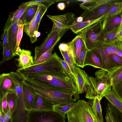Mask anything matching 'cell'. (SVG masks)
Masks as SVG:
<instances>
[{"label": "cell", "mask_w": 122, "mask_h": 122, "mask_svg": "<svg viewBox=\"0 0 122 122\" xmlns=\"http://www.w3.org/2000/svg\"><path fill=\"white\" fill-rule=\"evenodd\" d=\"M34 81L66 93L77 92L76 87L66 70L51 74L38 73L20 74Z\"/></svg>", "instance_id": "1"}, {"label": "cell", "mask_w": 122, "mask_h": 122, "mask_svg": "<svg viewBox=\"0 0 122 122\" xmlns=\"http://www.w3.org/2000/svg\"><path fill=\"white\" fill-rule=\"evenodd\" d=\"M25 83L37 93L52 103L54 106L72 103L79 98L78 93H66L37 83L25 77Z\"/></svg>", "instance_id": "2"}, {"label": "cell", "mask_w": 122, "mask_h": 122, "mask_svg": "<svg viewBox=\"0 0 122 122\" xmlns=\"http://www.w3.org/2000/svg\"><path fill=\"white\" fill-rule=\"evenodd\" d=\"M95 75V77H89L91 88L86 93L85 97L91 100L97 97L101 100L106 92L112 87L111 75L108 72L101 69L96 71Z\"/></svg>", "instance_id": "3"}, {"label": "cell", "mask_w": 122, "mask_h": 122, "mask_svg": "<svg viewBox=\"0 0 122 122\" xmlns=\"http://www.w3.org/2000/svg\"><path fill=\"white\" fill-rule=\"evenodd\" d=\"M60 58L56 53L55 52L52 57L47 61L25 68H18L16 71L20 74H51L58 73L66 70L60 61Z\"/></svg>", "instance_id": "4"}, {"label": "cell", "mask_w": 122, "mask_h": 122, "mask_svg": "<svg viewBox=\"0 0 122 122\" xmlns=\"http://www.w3.org/2000/svg\"><path fill=\"white\" fill-rule=\"evenodd\" d=\"M67 116L68 122H99L92 111L91 100H78Z\"/></svg>", "instance_id": "5"}, {"label": "cell", "mask_w": 122, "mask_h": 122, "mask_svg": "<svg viewBox=\"0 0 122 122\" xmlns=\"http://www.w3.org/2000/svg\"><path fill=\"white\" fill-rule=\"evenodd\" d=\"M116 41L109 43L98 42L91 50L100 59L102 66V69L110 74L116 69L110 57L112 54H116L118 51Z\"/></svg>", "instance_id": "6"}, {"label": "cell", "mask_w": 122, "mask_h": 122, "mask_svg": "<svg viewBox=\"0 0 122 122\" xmlns=\"http://www.w3.org/2000/svg\"><path fill=\"white\" fill-rule=\"evenodd\" d=\"M66 117L54 110H30L28 114L27 122H64Z\"/></svg>", "instance_id": "7"}, {"label": "cell", "mask_w": 122, "mask_h": 122, "mask_svg": "<svg viewBox=\"0 0 122 122\" xmlns=\"http://www.w3.org/2000/svg\"><path fill=\"white\" fill-rule=\"evenodd\" d=\"M102 22L100 21L92 24L77 34L82 37L89 51L92 50L98 42L102 32Z\"/></svg>", "instance_id": "8"}, {"label": "cell", "mask_w": 122, "mask_h": 122, "mask_svg": "<svg viewBox=\"0 0 122 122\" xmlns=\"http://www.w3.org/2000/svg\"><path fill=\"white\" fill-rule=\"evenodd\" d=\"M64 33L58 31L52 26L43 43L40 46L35 47L34 61L37 60L43 54L50 48L54 47Z\"/></svg>", "instance_id": "9"}, {"label": "cell", "mask_w": 122, "mask_h": 122, "mask_svg": "<svg viewBox=\"0 0 122 122\" xmlns=\"http://www.w3.org/2000/svg\"><path fill=\"white\" fill-rule=\"evenodd\" d=\"M46 16L53 22V27L58 31L64 33L70 29L75 18L74 14L70 12L60 15Z\"/></svg>", "instance_id": "10"}, {"label": "cell", "mask_w": 122, "mask_h": 122, "mask_svg": "<svg viewBox=\"0 0 122 122\" xmlns=\"http://www.w3.org/2000/svg\"><path fill=\"white\" fill-rule=\"evenodd\" d=\"M115 2L106 4L92 10H85L80 15L83 18V21L95 20L107 14Z\"/></svg>", "instance_id": "11"}, {"label": "cell", "mask_w": 122, "mask_h": 122, "mask_svg": "<svg viewBox=\"0 0 122 122\" xmlns=\"http://www.w3.org/2000/svg\"><path fill=\"white\" fill-rule=\"evenodd\" d=\"M75 72L77 84V92L79 94H82L84 92L86 93L91 88L90 76L85 71L76 66L75 68Z\"/></svg>", "instance_id": "12"}, {"label": "cell", "mask_w": 122, "mask_h": 122, "mask_svg": "<svg viewBox=\"0 0 122 122\" xmlns=\"http://www.w3.org/2000/svg\"><path fill=\"white\" fill-rule=\"evenodd\" d=\"M15 85L9 73H3L0 75V99L10 93L15 92Z\"/></svg>", "instance_id": "13"}, {"label": "cell", "mask_w": 122, "mask_h": 122, "mask_svg": "<svg viewBox=\"0 0 122 122\" xmlns=\"http://www.w3.org/2000/svg\"><path fill=\"white\" fill-rule=\"evenodd\" d=\"M18 56L19 58L15 59L18 62V68H25L34 65V61L30 51L22 49Z\"/></svg>", "instance_id": "14"}, {"label": "cell", "mask_w": 122, "mask_h": 122, "mask_svg": "<svg viewBox=\"0 0 122 122\" xmlns=\"http://www.w3.org/2000/svg\"><path fill=\"white\" fill-rule=\"evenodd\" d=\"M22 87L25 105L27 109L29 111L35 101L36 93L31 88L25 83L24 81Z\"/></svg>", "instance_id": "15"}, {"label": "cell", "mask_w": 122, "mask_h": 122, "mask_svg": "<svg viewBox=\"0 0 122 122\" xmlns=\"http://www.w3.org/2000/svg\"><path fill=\"white\" fill-rule=\"evenodd\" d=\"M105 112L107 122H122V114L109 102H107Z\"/></svg>", "instance_id": "16"}, {"label": "cell", "mask_w": 122, "mask_h": 122, "mask_svg": "<svg viewBox=\"0 0 122 122\" xmlns=\"http://www.w3.org/2000/svg\"><path fill=\"white\" fill-rule=\"evenodd\" d=\"M29 5H22L16 10L10 13L3 28V30H8L11 26L19 20Z\"/></svg>", "instance_id": "17"}, {"label": "cell", "mask_w": 122, "mask_h": 122, "mask_svg": "<svg viewBox=\"0 0 122 122\" xmlns=\"http://www.w3.org/2000/svg\"><path fill=\"white\" fill-rule=\"evenodd\" d=\"M22 21L21 20H19L11 26L8 30V43L15 56H16L15 48L19 28L18 25Z\"/></svg>", "instance_id": "18"}, {"label": "cell", "mask_w": 122, "mask_h": 122, "mask_svg": "<svg viewBox=\"0 0 122 122\" xmlns=\"http://www.w3.org/2000/svg\"><path fill=\"white\" fill-rule=\"evenodd\" d=\"M36 96L35 101L31 110L43 111L54 110V106L52 103L37 93Z\"/></svg>", "instance_id": "19"}, {"label": "cell", "mask_w": 122, "mask_h": 122, "mask_svg": "<svg viewBox=\"0 0 122 122\" xmlns=\"http://www.w3.org/2000/svg\"><path fill=\"white\" fill-rule=\"evenodd\" d=\"M39 25L34 17L29 23L24 25V31L29 36L31 43L36 42L37 38L40 35V33L38 31Z\"/></svg>", "instance_id": "20"}, {"label": "cell", "mask_w": 122, "mask_h": 122, "mask_svg": "<svg viewBox=\"0 0 122 122\" xmlns=\"http://www.w3.org/2000/svg\"><path fill=\"white\" fill-rule=\"evenodd\" d=\"M107 14L95 20H87L80 22H77L75 18L70 26V29L74 33L77 34L83 29L92 24L99 21H103L106 18Z\"/></svg>", "instance_id": "21"}, {"label": "cell", "mask_w": 122, "mask_h": 122, "mask_svg": "<svg viewBox=\"0 0 122 122\" xmlns=\"http://www.w3.org/2000/svg\"><path fill=\"white\" fill-rule=\"evenodd\" d=\"M122 12V2H115L102 22V29L115 17L120 15Z\"/></svg>", "instance_id": "22"}, {"label": "cell", "mask_w": 122, "mask_h": 122, "mask_svg": "<svg viewBox=\"0 0 122 122\" xmlns=\"http://www.w3.org/2000/svg\"><path fill=\"white\" fill-rule=\"evenodd\" d=\"M39 5L37 4L29 5L19 19L22 21L24 25L29 23L34 18Z\"/></svg>", "instance_id": "23"}, {"label": "cell", "mask_w": 122, "mask_h": 122, "mask_svg": "<svg viewBox=\"0 0 122 122\" xmlns=\"http://www.w3.org/2000/svg\"><path fill=\"white\" fill-rule=\"evenodd\" d=\"M87 65L95 68L102 69L101 61L99 57L91 50H88L84 61V66Z\"/></svg>", "instance_id": "24"}, {"label": "cell", "mask_w": 122, "mask_h": 122, "mask_svg": "<svg viewBox=\"0 0 122 122\" xmlns=\"http://www.w3.org/2000/svg\"><path fill=\"white\" fill-rule=\"evenodd\" d=\"M104 97L122 114V100L112 91L111 88L106 92Z\"/></svg>", "instance_id": "25"}, {"label": "cell", "mask_w": 122, "mask_h": 122, "mask_svg": "<svg viewBox=\"0 0 122 122\" xmlns=\"http://www.w3.org/2000/svg\"><path fill=\"white\" fill-rule=\"evenodd\" d=\"M116 1L113 0H89L87 2L80 4V6L85 10L91 11L103 5Z\"/></svg>", "instance_id": "26"}, {"label": "cell", "mask_w": 122, "mask_h": 122, "mask_svg": "<svg viewBox=\"0 0 122 122\" xmlns=\"http://www.w3.org/2000/svg\"><path fill=\"white\" fill-rule=\"evenodd\" d=\"M118 27L108 31H102L98 42L109 43H112L117 40L116 36Z\"/></svg>", "instance_id": "27"}, {"label": "cell", "mask_w": 122, "mask_h": 122, "mask_svg": "<svg viewBox=\"0 0 122 122\" xmlns=\"http://www.w3.org/2000/svg\"><path fill=\"white\" fill-rule=\"evenodd\" d=\"M101 100L97 97L91 99L92 107L94 115L99 122H103L100 104Z\"/></svg>", "instance_id": "28"}, {"label": "cell", "mask_w": 122, "mask_h": 122, "mask_svg": "<svg viewBox=\"0 0 122 122\" xmlns=\"http://www.w3.org/2000/svg\"><path fill=\"white\" fill-rule=\"evenodd\" d=\"M7 98L9 109L12 113L16 107L18 97L15 92L7 94Z\"/></svg>", "instance_id": "29"}, {"label": "cell", "mask_w": 122, "mask_h": 122, "mask_svg": "<svg viewBox=\"0 0 122 122\" xmlns=\"http://www.w3.org/2000/svg\"><path fill=\"white\" fill-rule=\"evenodd\" d=\"M122 21L120 15H118L109 22L103 28L102 31L106 32L111 30L113 29L118 27Z\"/></svg>", "instance_id": "30"}, {"label": "cell", "mask_w": 122, "mask_h": 122, "mask_svg": "<svg viewBox=\"0 0 122 122\" xmlns=\"http://www.w3.org/2000/svg\"><path fill=\"white\" fill-rule=\"evenodd\" d=\"M2 54L3 58L0 62V65L15 56L8 43L5 46L3 47Z\"/></svg>", "instance_id": "31"}, {"label": "cell", "mask_w": 122, "mask_h": 122, "mask_svg": "<svg viewBox=\"0 0 122 122\" xmlns=\"http://www.w3.org/2000/svg\"><path fill=\"white\" fill-rule=\"evenodd\" d=\"M18 30L17 33L16 38V44L15 48V53L16 56H18L21 50L19 46L20 41L22 37L24 25L22 21L18 25Z\"/></svg>", "instance_id": "32"}, {"label": "cell", "mask_w": 122, "mask_h": 122, "mask_svg": "<svg viewBox=\"0 0 122 122\" xmlns=\"http://www.w3.org/2000/svg\"><path fill=\"white\" fill-rule=\"evenodd\" d=\"M73 40L74 41L75 45L76 64L81 49L84 43L82 37L80 35H78L76 36Z\"/></svg>", "instance_id": "33"}, {"label": "cell", "mask_w": 122, "mask_h": 122, "mask_svg": "<svg viewBox=\"0 0 122 122\" xmlns=\"http://www.w3.org/2000/svg\"><path fill=\"white\" fill-rule=\"evenodd\" d=\"M88 50L84 43L81 51L78 58L76 62V66L82 68L84 67V61Z\"/></svg>", "instance_id": "34"}, {"label": "cell", "mask_w": 122, "mask_h": 122, "mask_svg": "<svg viewBox=\"0 0 122 122\" xmlns=\"http://www.w3.org/2000/svg\"><path fill=\"white\" fill-rule=\"evenodd\" d=\"M62 1L63 0H33L24 2L22 5H29L34 4H41L47 6L48 8L52 4Z\"/></svg>", "instance_id": "35"}, {"label": "cell", "mask_w": 122, "mask_h": 122, "mask_svg": "<svg viewBox=\"0 0 122 122\" xmlns=\"http://www.w3.org/2000/svg\"><path fill=\"white\" fill-rule=\"evenodd\" d=\"M76 102L64 105L54 106V110L59 112L64 116L67 114L68 112L76 104Z\"/></svg>", "instance_id": "36"}, {"label": "cell", "mask_w": 122, "mask_h": 122, "mask_svg": "<svg viewBox=\"0 0 122 122\" xmlns=\"http://www.w3.org/2000/svg\"><path fill=\"white\" fill-rule=\"evenodd\" d=\"M110 74L113 85L122 79V66L117 68Z\"/></svg>", "instance_id": "37"}, {"label": "cell", "mask_w": 122, "mask_h": 122, "mask_svg": "<svg viewBox=\"0 0 122 122\" xmlns=\"http://www.w3.org/2000/svg\"><path fill=\"white\" fill-rule=\"evenodd\" d=\"M54 47L49 50L43 54L36 61H34V64L36 65L44 62L50 59L53 56L52 52Z\"/></svg>", "instance_id": "38"}, {"label": "cell", "mask_w": 122, "mask_h": 122, "mask_svg": "<svg viewBox=\"0 0 122 122\" xmlns=\"http://www.w3.org/2000/svg\"><path fill=\"white\" fill-rule=\"evenodd\" d=\"M48 7L43 5L39 4L37 11L34 17L36 22L39 25L42 18L47 10Z\"/></svg>", "instance_id": "39"}, {"label": "cell", "mask_w": 122, "mask_h": 122, "mask_svg": "<svg viewBox=\"0 0 122 122\" xmlns=\"http://www.w3.org/2000/svg\"><path fill=\"white\" fill-rule=\"evenodd\" d=\"M112 90L122 100V79L112 86Z\"/></svg>", "instance_id": "40"}, {"label": "cell", "mask_w": 122, "mask_h": 122, "mask_svg": "<svg viewBox=\"0 0 122 122\" xmlns=\"http://www.w3.org/2000/svg\"><path fill=\"white\" fill-rule=\"evenodd\" d=\"M7 94L5 95L0 99V112L2 114L6 113L10 110L7 100Z\"/></svg>", "instance_id": "41"}, {"label": "cell", "mask_w": 122, "mask_h": 122, "mask_svg": "<svg viewBox=\"0 0 122 122\" xmlns=\"http://www.w3.org/2000/svg\"><path fill=\"white\" fill-rule=\"evenodd\" d=\"M110 59L116 68L122 66V57L115 54L110 55Z\"/></svg>", "instance_id": "42"}, {"label": "cell", "mask_w": 122, "mask_h": 122, "mask_svg": "<svg viewBox=\"0 0 122 122\" xmlns=\"http://www.w3.org/2000/svg\"><path fill=\"white\" fill-rule=\"evenodd\" d=\"M60 61L64 68L71 78L73 83L76 86L77 89V83L76 80L75 76L72 73L69 66L64 60H63L60 58Z\"/></svg>", "instance_id": "43"}, {"label": "cell", "mask_w": 122, "mask_h": 122, "mask_svg": "<svg viewBox=\"0 0 122 122\" xmlns=\"http://www.w3.org/2000/svg\"><path fill=\"white\" fill-rule=\"evenodd\" d=\"M3 34L1 36V40L2 41L0 42V46L3 47L5 46L8 44V30H5L4 31Z\"/></svg>", "instance_id": "44"}, {"label": "cell", "mask_w": 122, "mask_h": 122, "mask_svg": "<svg viewBox=\"0 0 122 122\" xmlns=\"http://www.w3.org/2000/svg\"><path fill=\"white\" fill-rule=\"evenodd\" d=\"M118 51L116 54L122 57V41H116Z\"/></svg>", "instance_id": "45"}, {"label": "cell", "mask_w": 122, "mask_h": 122, "mask_svg": "<svg viewBox=\"0 0 122 122\" xmlns=\"http://www.w3.org/2000/svg\"><path fill=\"white\" fill-rule=\"evenodd\" d=\"M1 114L6 120L7 122H9L10 121L11 117V113L10 110H9L5 113Z\"/></svg>", "instance_id": "46"}, {"label": "cell", "mask_w": 122, "mask_h": 122, "mask_svg": "<svg viewBox=\"0 0 122 122\" xmlns=\"http://www.w3.org/2000/svg\"><path fill=\"white\" fill-rule=\"evenodd\" d=\"M66 5L64 2H61L58 3L57 5V7L59 10H62L66 8Z\"/></svg>", "instance_id": "47"}, {"label": "cell", "mask_w": 122, "mask_h": 122, "mask_svg": "<svg viewBox=\"0 0 122 122\" xmlns=\"http://www.w3.org/2000/svg\"><path fill=\"white\" fill-rule=\"evenodd\" d=\"M75 19L76 21L78 22H80L83 21V18L82 17L80 16L78 17L75 18Z\"/></svg>", "instance_id": "48"}, {"label": "cell", "mask_w": 122, "mask_h": 122, "mask_svg": "<svg viewBox=\"0 0 122 122\" xmlns=\"http://www.w3.org/2000/svg\"><path fill=\"white\" fill-rule=\"evenodd\" d=\"M0 122H7L5 119L2 115L1 113L0 112Z\"/></svg>", "instance_id": "49"}, {"label": "cell", "mask_w": 122, "mask_h": 122, "mask_svg": "<svg viewBox=\"0 0 122 122\" xmlns=\"http://www.w3.org/2000/svg\"><path fill=\"white\" fill-rule=\"evenodd\" d=\"M120 16L122 19V21L119 25L121 26L122 27V13L120 14Z\"/></svg>", "instance_id": "50"}, {"label": "cell", "mask_w": 122, "mask_h": 122, "mask_svg": "<svg viewBox=\"0 0 122 122\" xmlns=\"http://www.w3.org/2000/svg\"><path fill=\"white\" fill-rule=\"evenodd\" d=\"M64 122H66L65 121Z\"/></svg>", "instance_id": "51"}]
</instances>
